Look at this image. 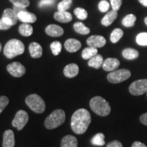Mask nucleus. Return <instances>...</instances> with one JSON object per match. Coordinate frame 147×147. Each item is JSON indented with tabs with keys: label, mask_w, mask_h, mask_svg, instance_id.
Here are the masks:
<instances>
[{
	"label": "nucleus",
	"mask_w": 147,
	"mask_h": 147,
	"mask_svg": "<svg viewBox=\"0 0 147 147\" xmlns=\"http://www.w3.org/2000/svg\"><path fill=\"white\" fill-rule=\"evenodd\" d=\"M136 21V16L133 14H130L125 16L122 20V24L126 27H131L135 25Z\"/></svg>",
	"instance_id": "obj_27"
},
{
	"label": "nucleus",
	"mask_w": 147,
	"mask_h": 147,
	"mask_svg": "<svg viewBox=\"0 0 147 147\" xmlns=\"http://www.w3.org/2000/svg\"><path fill=\"white\" fill-rule=\"evenodd\" d=\"M104 138L105 136L102 133L97 134L91 139L92 144L96 145V146H104L105 144Z\"/></svg>",
	"instance_id": "obj_29"
},
{
	"label": "nucleus",
	"mask_w": 147,
	"mask_h": 147,
	"mask_svg": "<svg viewBox=\"0 0 147 147\" xmlns=\"http://www.w3.org/2000/svg\"><path fill=\"white\" fill-rule=\"evenodd\" d=\"M33 27L29 23H23L18 27V32L23 36L28 37L33 34Z\"/></svg>",
	"instance_id": "obj_24"
},
{
	"label": "nucleus",
	"mask_w": 147,
	"mask_h": 147,
	"mask_svg": "<svg viewBox=\"0 0 147 147\" xmlns=\"http://www.w3.org/2000/svg\"><path fill=\"white\" fill-rule=\"evenodd\" d=\"M97 49H95V48L93 47H87L82 51V57L84 59L87 60V59H90L94 57L95 55H96L97 54Z\"/></svg>",
	"instance_id": "obj_25"
},
{
	"label": "nucleus",
	"mask_w": 147,
	"mask_h": 147,
	"mask_svg": "<svg viewBox=\"0 0 147 147\" xmlns=\"http://www.w3.org/2000/svg\"><path fill=\"white\" fill-rule=\"evenodd\" d=\"M61 147H78V140L71 135L65 136L61 140Z\"/></svg>",
	"instance_id": "obj_21"
},
{
	"label": "nucleus",
	"mask_w": 147,
	"mask_h": 147,
	"mask_svg": "<svg viewBox=\"0 0 147 147\" xmlns=\"http://www.w3.org/2000/svg\"><path fill=\"white\" fill-rule=\"evenodd\" d=\"M146 93H147V92H146Z\"/></svg>",
	"instance_id": "obj_47"
},
{
	"label": "nucleus",
	"mask_w": 147,
	"mask_h": 147,
	"mask_svg": "<svg viewBox=\"0 0 147 147\" xmlns=\"http://www.w3.org/2000/svg\"><path fill=\"white\" fill-rule=\"evenodd\" d=\"M91 122L89 112L84 108L77 110L72 115L71 119V127L76 134L85 133Z\"/></svg>",
	"instance_id": "obj_1"
},
{
	"label": "nucleus",
	"mask_w": 147,
	"mask_h": 147,
	"mask_svg": "<svg viewBox=\"0 0 147 147\" xmlns=\"http://www.w3.org/2000/svg\"><path fill=\"white\" fill-rule=\"evenodd\" d=\"M7 70L12 76L19 78L25 74V67L19 62H13L7 65Z\"/></svg>",
	"instance_id": "obj_9"
},
{
	"label": "nucleus",
	"mask_w": 147,
	"mask_h": 147,
	"mask_svg": "<svg viewBox=\"0 0 147 147\" xmlns=\"http://www.w3.org/2000/svg\"><path fill=\"white\" fill-rule=\"evenodd\" d=\"M75 15L80 20H85L88 16V13L84 9L82 8H76L74 11Z\"/></svg>",
	"instance_id": "obj_32"
},
{
	"label": "nucleus",
	"mask_w": 147,
	"mask_h": 147,
	"mask_svg": "<svg viewBox=\"0 0 147 147\" xmlns=\"http://www.w3.org/2000/svg\"><path fill=\"white\" fill-rule=\"evenodd\" d=\"M25 103L27 106L36 113L42 114L46 109L45 101L37 94H32L27 96L25 99Z\"/></svg>",
	"instance_id": "obj_5"
},
{
	"label": "nucleus",
	"mask_w": 147,
	"mask_h": 147,
	"mask_svg": "<svg viewBox=\"0 0 147 147\" xmlns=\"http://www.w3.org/2000/svg\"><path fill=\"white\" fill-rule=\"evenodd\" d=\"M9 1L13 3L14 6L19 7V8H26L29 5V0H9Z\"/></svg>",
	"instance_id": "obj_34"
},
{
	"label": "nucleus",
	"mask_w": 147,
	"mask_h": 147,
	"mask_svg": "<svg viewBox=\"0 0 147 147\" xmlns=\"http://www.w3.org/2000/svg\"><path fill=\"white\" fill-rule=\"evenodd\" d=\"M25 51V46L20 40L12 39L7 42L3 49V54L7 58L12 59L22 55Z\"/></svg>",
	"instance_id": "obj_3"
},
{
	"label": "nucleus",
	"mask_w": 147,
	"mask_h": 147,
	"mask_svg": "<svg viewBox=\"0 0 147 147\" xmlns=\"http://www.w3.org/2000/svg\"><path fill=\"white\" fill-rule=\"evenodd\" d=\"M15 139L13 131L8 129L5 131L3 136V147H14Z\"/></svg>",
	"instance_id": "obj_14"
},
{
	"label": "nucleus",
	"mask_w": 147,
	"mask_h": 147,
	"mask_svg": "<svg viewBox=\"0 0 147 147\" xmlns=\"http://www.w3.org/2000/svg\"><path fill=\"white\" fill-rule=\"evenodd\" d=\"M50 47L53 55H58L60 54L61 51V49H62V45L60 42L59 41L53 42L51 44Z\"/></svg>",
	"instance_id": "obj_31"
},
{
	"label": "nucleus",
	"mask_w": 147,
	"mask_h": 147,
	"mask_svg": "<svg viewBox=\"0 0 147 147\" xmlns=\"http://www.w3.org/2000/svg\"><path fill=\"white\" fill-rule=\"evenodd\" d=\"M117 16H118V13H117V11L115 10H111L109 11L105 16L103 17L101 21L102 25L105 27H108L109 25H111L114 21L117 19Z\"/></svg>",
	"instance_id": "obj_18"
},
{
	"label": "nucleus",
	"mask_w": 147,
	"mask_h": 147,
	"mask_svg": "<svg viewBox=\"0 0 147 147\" xmlns=\"http://www.w3.org/2000/svg\"><path fill=\"white\" fill-rule=\"evenodd\" d=\"M90 108L96 115L101 117H106L109 115L111 108L107 101L102 97H93L90 101Z\"/></svg>",
	"instance_id": "obj_2"
},
{
	"label": "nucleus",
	"mask_w": 147,
	"mask_h": 147,
	"mask_svg": "<svg viewBox=\"0 0 147 147\" xmlns=\"http://www.w3.org/2000/svg\"><path fill=\"white\" fill-rule=\"evenodd\" d=\"M8 104L9 100L8 97L6 96H0V114L2 113Z\"/></svg>",
	"instance_id": "obj_36"
},
{
	"label": "nucleus",
	"mask_w": 147,
	"mask_h": 147,
	"mask_svg": "<svg viewBox=\"0 0 147 147\" xmlns=\"http://www.w3.org/2000/svg\"><path fill=\"white\" fill-rule=\"evenodd\" d=\"M81 42L78 40L74 39V38L67 40L64 44V47H65L66 51L69 53L76 52L81 48Z\"/></svg>",
	"instance_id": "obj_13"
},
{
	"label": "nucleus",
	"mask_w": 147,
	"mask_h": 147,
	"mask_svg": "<svg viewBox=\"0 0 147 147\" xmlns=\"http://www.w3.org/2000/svg\"><path fill=\"white\" fill-rule=\"evenodd\" d=\"M54 0H41L39 2L40 8H43L46 6H50L54 4Z\"/></svg>",
	"instance_id": "obj_38"
},
{
	"label": "nucleus",
	"mask_w": 147,
	"mask_h": 147,
	"mask_svg": "<svg viewBox=\"0 0 147 147\" xmlns=\"http://www.w3.org/2000/svg\"><path fill=\"white\" fill-rule=\"evenodd\" d=\"M131 147H147V146L144 144V143L139 142V141H136V142H134L133 143Z\"/></svg>",
	"instance_id": "obj_42"
},
{
	"label": "nucleus",
	"mask_w": 147,
	"mask_h": 147,
	"mask_svg": "<svg viewBox=\"0 0 147 147\" xmlns=\"http://www.w3.org/2000/svg\"><path fill=\"white\" fill-rule=\"evenodd\" d=\"M79 72V67L76 63H70L67 65L63 69L64 75L67 78H74L76 76Z\"/></svg>",
	"instance_id": "obj_17"
},
{
	"label": "nucleus",
	"mask_w": 147,
	"mask_h": 147,
	"mask_svg": "<svg viewBox=\"0 0 147 147\" xmlns=\"http://www.w3.org/2000/svg\"><path fill=\"white\" fill-rule=\"evenodd\" d=\"M71 3H72L71 0H63L58 3V10L61 11V12H65L70 8Z\"/></svg>",
	"instance_id": "obj_30"
},
{
	"label": "nucleus",
	"mask_w": 147,
	"mask_h": 147,
	"mask_svg": "<svg viewBox=\"0 0 147 147\" xmlns=\"http://www.w3.org/2000/svg\"><path fill=\"white\" fill-rule=\"evenodd\" d=\"M65 112L61 109L55 110L46 119L45 125L49 129H53L61 125L65 122Z\"/></svg>",
	"instance_id": "obj_4"
},
{
	"label": "nucleus",
	"mask_w": 147,
	"mask_h": 147,
	"mask_svg": "<svg viewBox=\"0 0 147 147\" xmlns=\"http://www.w3.org/2000/svg\"><path fill=\"white\" fill-rule=\"evenodd\" d=\"M17 16L18 20L24 23H33L37 20L36 16L34 14L27 12V10L20 12Z\"/></svg>",
	"instance_id": "obj_16"
},
{
	"label": "nucleus",
	"mask_w": 147,
	"mask_h": 147,
	"mask_svg": "<svg viewBox=\"0 0 147 147\" xmlns=\"http://www.w3.org/2000/svg\"><path fill=\"white\" fill-rule=\"evenodd\" d=\"M138 1L142 5H144L145 7H147V0H138Z\"/></svg>",
	"instance_id": "obj_44"
},
{
	"label": "nucleus",
	"mask_w": 147,
	"mask_h": 147,
	"mask_svg": "<svg viewBox=\"0 0 147 147\" xmlns=\"http://www.w3.org/2000/svg\"><path fill=\"white\" fill-rule=\"evenodd\" d=\"M144 23L147 25V17H146V18H144Z\"/></svg>",
	"instance_id": "obj_45"
},
{
	"label": "nucleus",
	"mask_w": 147,
	"mask_h": 147,
	"mask_svg": "<svg viewBox=\"0 0 147 147\" xmlns=\"http://www.w3.org/2000/svg\"><path fill=\"white\" fill-rule=\"evenodd\" d=\"M129 91L136 96L144 94L147 92V79H141L132 82L129 87Z\"/></svg>",
	"instance_id": "obj_7"
},
{
	"label": "nucleus",
	"mask_w": 147,
	"mask_h": 147,
	"mask_svg": "<svg viewBox=\"0 0 147 147\" xmlns=\"http://www.w3.org/2000/svg\"><path fill=\"white\" fill-rule=\"evenodd\" d=\"M54 18L56 21L60 23H69L72 20V16L69 12L65 11V12H61L58 11L54 14Z\"/></svg>",
	"instance_id": "obj_19"
},
{
	"label": "nucleus",
	"mask_w": 147,
	"mask_h": 147,
	"mask_svg": "<svg viewBox=\"0 0 147 147\" xmlns=\"http://www.w3.org/2000/svg\"><path fill=\"white\" fill-rule=\"evenodd\" d=\"M140 121L142 124L147 125V113L143 114L140 117Z\"/></svg>",
	"instance_id": "obj_41"
},
{
	"label": "nucleus",
	"mask_w": 147,
	"mask_h": 147,
	"mask_svg": "<svg viewBox=\"0 0 147 147\" xmlns=\"http://www.w3.org/2000/svg\"><path fill=\"white\" fill-rule=\"evenodd\" d=\"M104 63V59L102 55L97 54L94 57L90 59L88 61V65L90 67L95 69H99L102 67Z\"/></svg>",
	"instance_id": "obj_22"
},
{
	"label": "nucleus",
	"mask_w": 147,
	"mask_h": 147,
	"mask_svg": "<svg viewBox=\"0 0 147 147\" xmlns=\"http://www.w3.org/2000/svg\"><path fill=\"white\" fill-rule=\"evenodd\" d=\"M123 57L125 59L128 60H133L136 59L138 57L139 53L138 51L136 49H131V48H128V49H125L122 52Z\"/></svg>",
	"instance_id": "obj_23"
},
{
	"label": "nucleus",
	"mask_w": 147,
	"mask_h": 147,
	"mask_svg": "<svg viewBox=\"0 0 147 147\" xmlns=\"http://www.w3.org/2000/svg\"><path fill=\"white\" fill-rule=\"evenodd\" d=\"M1 43H0V52H1Z\"/></svg>",
	"instance_id": "obj_46"
},
{
	"label": "nucleus",
	"mask_w": 147,
	"mask_h": 147,
	"mask_svg": "<svg viewBox=\"0 0 147 147\" xmlns=\"http://www.w3.org/2000/svg\"><path fill=\"white\" fill-rule=\"evenodd\" d=\"M11 27L12 26H10V25L5 23L1 18L0 19V29H1V30H6V29H10Z\"/></svg>",
	"instance_id": "obj_39"
},
{
	"label": "nucleus",
	"mask_w": 147,
	"mask_h": 147,
	"mask_svg": "<svg viewBox=\"0 0 147 147\" xmlns=\"http://www.w3.org/2000/svg\"><path fill=\"white\" fill-rule=\"evenodd\" d=\"M74 29L75 32L82 35L89 34L90 32V29L81 22H76L74 24Z\"/></svg>",
	"instance_id": "obj_26"
},
{
	"label": "nucleus",
	"mask_w": 147,
	"mask_h": 147,
	"mask_svg": "<svg viewBox=\"0 0 147 147\" xmlns=\"http://www.w3.org/2000/svg\"><path fill=\"white\" fill-rule=\"evenodd\" d=\"M87 44L90 47L98 49L104 47L106 44V40L104 36H92L87 40Z\"/></svg>",
	"instance_id": "obj_11"
},
{
	"label": "nucleus",
	"mask_w": 147,
	"mask_h": 147,
	"mask_svg": "<svg viewBox=\"0 0 147 147\" xmlns=\"http://www.w3.org/2000/svg\"><path fill=\"white\" fill-rule=\"evenodd\" d=\"M123 36V31L122 29L119 28L114 29L110 35V41L114 44L117 43L121 39Z\"/></svg>",
	"instance_id": "obj_28"
},
{
	"label": "nucleus",
	"mask_w": 147,
	"mask_h": 147,
	"mask_svg": "<svg viewBox=\"0 0 147 147\" xmlns=\"http://www.w3.org/2000/svg\"><path fill=\"white\" fill-rule=\"evenodd\" d=\"M110 8V3L106 0H102L98 4V9L100 12H106Z\"/></svg>",
	"instance_id": "obj_35"
},
{
	"label": "nucleus",
	"mask_w": 147,
	"mask_h": 147,
	"mask_svg": "<svg viewBox=\"0 0 147 147\" xmlns=\"http://www.w3.org/2000/svg\"><path fill=\"white\" fill-rule=\"evenodd\" d=\"M29 51L32 57L37 59L41 57L42 55V48L37 42H32L29 45Z\"/></svg>",
	"instance_id": "obj_20"
},
{
	"label": "nucleus",
	"mask_w": 147,
	"mask_h": 147,
	"mask_svg": "<svg viewBox=\"0 0 147 147\" xmlns=\"http://www.w3.org/2000/svg\"><path fill=\"white\" fill-rule=\"evenodd\" d=\"M13 10H14V12H16V14H17V15H18V14H19L20 12H23V11L26 10V8H19V7H16V6H14V7H13Z\"/></svg>",
	"instance_id": "obj_43"
},
{
	"label": "nucleus",
	"mask_w": 147,
	"mask_h": 147,
	"mask_svg": "<svg viewBox=\"0 0 147 147\" xmlns=\"http://www.w3.org/2000/svg\"><path fill=\"white\" fill-rule=\"evenodd\" d=\"M110 1L112 8L115 11L119 10L122 5V0H110Z\"/></svg>",
	"instance_id": "obj_37"
},
{
	"label": "nucleus",
	"mask_w": 147,
	"mask_h": 147,
	"mask_svg": "<svg viewBox=\"0 0 147 147\" xmlns=\"http://www.w3.org/2000/svg\"><path fill=\"white\" fill-rule=\"evenodd\" d=\"M45 32L47 33V35L52 37L61 36L64 33V31L63 29H62V27L59 26V25H55V24L48 25V26L46 27Z\"/></svg>",
	"instance_id": "obj_15"
},
{
	"label": "nucleus",
	"mask_w": 147,
	"mask_h": 147,
	"mask_svg": "<svg viewBox=\"0 0 147 147\" xmlns=\"http://www.w3.org/2000/svg\"><path fill=\"white\" fill-rule=\"evenodd\" d=\"M29 120V115L25 110H21L16 114L15 117L12 122L14 127H16L18 131L23 129Z\"/></svg>",
	"instance_id": "obj_8"
},
{
	"label": "nucleus",
	"mask_w": 147,
	"mask_h": 147,
	"mask_svg": "<svg viewBox=\"0 0 147 147\" xmlns=\"http://www.w3.org/2000/svg\"><path fill=\"white\" fill-rule=\"evenodd\" d=\"M120 65V61L116 58H107L104 61L102 67L104 70L113 71L116 70Z\"/></svg>",
	"instance_id": "obj_12"
},
{
	"label": "nucleus",
	"mask_w": 147,
	"mask_h": 147,
	"mask_svg": "<svg viewBox=\"0 0 147 147\" xmlns=\"http://www.w3.org/2000/svg\"><path fill=\"white\" fill-rule=\"evenodd\" d=\"M1 19L8 25L13 26L17 23L18 18L17 14H16L13 9L7 8L3 12Z\"/></svg>",
	"instance_id": "obj_10"
},
{
	"label": "nucleus",
	"mask_w": 147,
	"mask_h": 147,
	"mask_svg": "<svg viewBox=\"0 0 147 147\" xmlns=\"http://www.w3.org/2000/svg\"><path fill=\"white\" fill-rule=\"evenodd\" d=\"M107 147H123V145L119 141L115 140L113 142L108 143L107 144Z\"/></svg>",
	"instance_id": "obj_40"
},
{
	"label": "nucleus",
	"mask_w": 147,
	"mask_h": 147,
	"mask_svg": "<svg viewBox=\"0 0 147 147\" xmlns=\"http://www.w3.org/2000/svg\"><path fill=\"white\" fill-rule=\"evenodd\" d=\"M131 76V72L129 69H116L110 72L107 76V79L110 83L117 84L127 80Z\"/></svg>",
	"instance_id": "obj_6"
},
{
	"label": "nucleus",
	"mask_w": 147,
	"mask_h": 147,
	"mask_svg": "<svg viewBox=\"0 0 147 147\" xmlns=\"http://www.w3.org/2000/svg\"><path fill=\"white\" fill-rule=\"evenodd\" d=\"M136 42L140 46H147V33L143 32L136 36Z\"/></svg>",
	"instance_id": "obj_33"
}]
</instances>
